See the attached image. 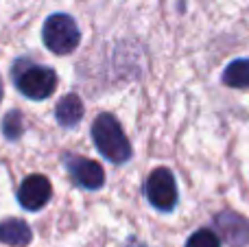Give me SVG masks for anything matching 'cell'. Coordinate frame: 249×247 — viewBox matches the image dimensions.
<instances>
[{"mask_svg": "<svg viewBox=\"0 0 249 247\" xmlns=\"http://www.w3.org/2000/svg\"><path fill=\"white\" fill-rule=\"evenodd\" d=\"M223 83L230 88H249V59H234L223 70Z\"/></svg>", "mask_w": 249, "mask_h": 247, "instance_id": "cell-10", "label": "cell"}, {"mask_svg": "<svg viewBox=\"0 0 249 247\" xmlns=\"http://www.w3.org/2000/svg\"><path fill=\"white\" fill-rule=\"evenodd\" d=\"M2 131H4V136H7L9 140H16L18 136L22 134V114L20 112H9L7 116H4V121H2Z\"/></svg>", "mask_w": 249, "mask_h": 247, "instance_id": "cell-12", "label": "cell"}, {"mask_svg": "<svg viewBox=\"0 0 249 247\" xmlns=\"http://www.w3.org/2000/svg\"><path fill=\"white\" fill-rule=\"evenodd\" d=\"M55 116L57 123L61 127H74L79 125V121L83 118V103L77 94H66L64 99L57 103L55 109Z\"/></svg>", "mask_w": 249, "mask_h": 247, "instance_id": "cell-9", "label": "cell"}, {"mask_svg": "<svg viewBox=\"0 0 249 247\" xmlns=\"http://www.w3.org/2000/svg\"><path fill=\"white\" fill-rule=\"evenodd\" d=\"M186 247H221V241L212 230H199L188 239Z\"/></svg>", "mask_w": 249, "mask_h": 247, "instance_id": "cell-11", "label": "cell"}, {"mask_svg": "<svg viewBox=\"0 0 249 247\" xmlns=\"http://www.w3.org/2000/svg\"><path fill=\"white\" fill-rule=\"evenodd\" d=\"M127 247H146V245H144V243H138V241H129Z\"/></svg>", "mask_w": 249, "mask_h": 247, "instance_id": "cell-13", "label": "cell"}, {"mask_svg": "<svg viewBox=\"0 0 249 247\" xmlns=\"http://www.w3.org/2000/svg\"><path fill=\"white\" fill-rule=\"evenodd\" d=\"M16 88L20 94H24L31 101H44L55 92L57 74L48 66H29L20 74H13Z\"/></svg>", "mask_w": 249, "mask_h": 247, "instance_id": "cell-3", "label": "cell"}, {"mask_svg": "<svg viewBox=\"0 0 249 247\" xmlns=\"http://www.w3.org/2000/svg\"><path fill=\"white\" fill-rule=\"evenodd\" d=\"M146 199L153 208L171 212L177 206V184L168 169H155L146 179Z\"/></svg>", "mask_w": 249, "mask_h": 247, "instance_id": "cell-4", "label": "cell"}, {"mask_svg": "<svg viewBox=\"0 0 249 247\" xmlns=\"http://www.w3.org/2000/svg\"><path fill=\"white\" fill-rule=\"evenodd\" d=\"M64 166L68 169V173L72 175V179L81 188L88 191H96L105 184V173L103 166L94 160H88L81 156H72V153H64Z\"/></svg>", "mask_w": 249, "mask_h": 247, "instance_id": "cell-5", "label": "cell"}, {"mask_svg": "<svg viewBox=\"0 0 249 247\" xmlns=\"http://www.w3.org/2000/svg\"><path fill=\"white\" fill-rule=\"evenodd\" d=\"M42 37H44V44H46L48 51L57 53V55H68V53H72L74 48L79 46L81 33H79L77 22L70 16H66V13H55V16H51L44 22Z\"/></svg>", "mask_w": 249, "mask_h": 247, "instance_id": "cell-2", "label": "cell"}, {"mask_svg": "<svg viewBox=\"0 0 249 247\" xmlns=\"http://www.w3.org/2000/svg\"><path fill=\"white\" fill-rule=\"evenodd\" d=\"M0 101H2V79H0Z\"/></svg>", "mask_w": 249, "mask_h": 247, "instance_id": "cell-14", "label": "cell"}, {"mask_svg": "<svg viewBox=\"0 0 249 247\" xmlns=\"http://www.w3.org/2000/svg\"><path fill=\"white\" fill-rule=\"evenodd\" d=\"M53 195V186L44 175H29V177L22 182L20 191H18V201L24 210H35L44 208V206L51 201Z\"/></svg>", "mask_w": 249, "mask_h": 247, "instance_id": "cell-6", "label": "cell"}, {"mask_svg": "<svg viewBox=\"0 0 249 247\" xmlns=\"http://www.w3.org/2000/svg\"><path fill=\"white\" fill-rule=\"evenodd\" d=\"M33 232L22 219H4L0 221V243L11 247H24L31 243Z\"/></svg>", "mask_w": 249, "mask_h": 247, "instance_id": "cell-8", "label": "cell"}, {"mask_svg": "<svg viewBox=\"0 0 249 247\" xmlns=\"http://www.w3.org/2000/svg\"><path fill=\"white\" fill-rule=\"evenodd\" d=\"M92 138L101 156L114 164H123L131 158V144L124 136L121 123L112 114H99L92 123Z\"/></svg>", "mask_w": 249, "mask_h": 247, "instance_id": "cell-1", "label": "cell"}, {"mask_svg": "<svg viewBox=\"0 0 249 247\" xmlns=\"http://www.w3.org/2000/svg\"><path fill=\"white\" fill-rule=\"evenodd\" d=\"M216 230L232 247H243L249 243V221L234 210H223L214 219Z\"/></svg>", "mask_w": 249, "mask_h": 247, "instance_id": "cell-7", "label": "cell"}]
</instances>
